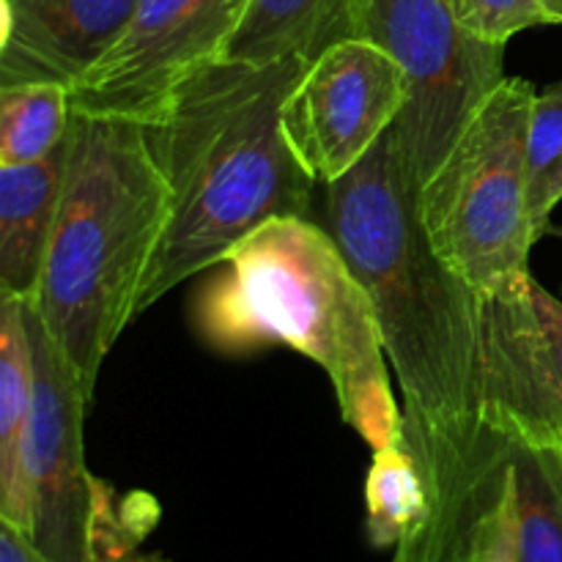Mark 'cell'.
Masks as SVG:
<instances>
[{
    "instance_id": "cell-16",
    "label": "cell",
    "mask_w": 562,
    "mask_h": 562,
    "mask_svg": "<svg viewBox=\"0 0 562 562\" xmlns=\"http://www.w3.org/2000/svg\"><path fill=\"white\" fill-rule=\"evenodd\" d=\"M71 88L64 82L0 86V168L44 159L69 135Z\"/></svg>"
},
{
    "instance_id": "cell-14",
    "label": "cell",
    "mask_w": 562,
    "mask_h": 562,
    "mask_svg": "<svg viewBox=\"0 0 562 562\" xmlns=\"http://www.w3.org/2000/svg\"><path fill=\"white\" fill-rule=\"evenodd\" d=\"M33 395L36 382L25 302L0 294V519L11 525L22 514Z\"/></svg>"
},
{
    "instance_id": "cell-7",
    "label": "cell",
    "mask_w": 562,
    "mask_h": 562,
    "mask_svg": "<svg viewBox=\"0 0 562 562\" xmlns=\"http://www.w3.org/2000/svg\"><path fill=\"white\" fill-rule=\"evenodd\" d=\"M351 38L379 44L404 69L409 99L393 140L406 179L420 192L505 80V44L467 31L450 0H357Z\"/></svg>"
},
{
    "instance_id": "cell-3",
    "label": "cell",
    "mask_w": 562,
    "mask_h": 562,
    "mask_svg": "<svg viewBox=\"0 0 562 562\" xmlns=\"http://www.w3.org/2000/svg\"><path fill=\"white\" fill-rule=\"evenodd\" d=\"M195 327L220 351H300L327 373L340 417L371 450L401 439L371 294L324 223L274 217L252 231L198 294Z\"/></svg>"
},
{
    "instance_id": "cell-13",
    "label": "cell",
    "mask_w": 562,
    "mask_h": 562,
    "mask_svg": "<svg viewBox=\"0 0 562 562\" xmlns=\"http://www.w3.org/2000/svg\"><path fill=\"white\" fill-rule=\"evenodd\" d=\"M357 0H250L228 60L274 64L300 58L311 64L329 44L351 38Z\"/></svg>"
},
{
    "instance_id": "cell-2",
    "label": "cell",
    "mask_w": 562,
    "mask_h": 562,
    "mask_svg": "<svg viewBox=\"0 0 562 562\" xmlns=\"http://www.w3.org/2000/svg\"><path fill=\"white\" fill-rule=\"evenodd\" d=\"M307 60H217L192 75L148 143L170 184V225L140 296V313L214 269L274 217H307L313 179L285 137V97Z\"/></svg>"
},
{
    "instance_id": "cell-4",
    "label": "cell",
    "mask_w": 562,
    "mask_h": 562,
    "mask_svg": "<svg viewBox=\"0 0 562 562\" xmlns=\"http://www.w3.org/2000/svg\"><path fill=\"white\" fill-rule=\"evenodd\" d=\"M170 225V184L146 126L71 115L69 157L36 307L82 387L132 318Z\"/></svg>"
},
{
    "instance_id": "cell-21",
    "label": "cell",
    "mask_w": 562,
    "mask_h": 562,
    "mask_svg": "<svg viewBox=\"0 0 562 562\" xmlns=\"http://www.w3.org/2000/svg\"><path fill=\"white\" fill-rule=\"evenodd\" d=\"M549 25H562V0H538Z\"/></svg>"
},
{
    "instance_id": "cell-15",
    "label": "cell",
    "mask_w": 562,
    "mask_h": 562,
    "mask_svg": "<svg viewBox=\"0 0 562 562\" xmlns=\"http://www.w3.org/2000/svg\"><path fill=\"white\" fill-rule=\"evenodd\" d=\"M499 439L508 450L516 562H562V445Z\"/></svg>"
},
{
    "instance_id": "cell-19",
    "label": "cell",
    "mask_w": 562,
    "mask_h": 562,
    "mask_svg": "<svg viewBox=\"0 0 562 562\" xmlns=\"http://www.w3.org/2000/svg\"><path fill=\"white\" fill-rule=\"evenodd\" d=\"M461 25L486 42L508 44L527 27L549 25L538 0H450Z\"/></svg>"
},
{
    "instance_id": "cell-11",
    "label": "cell",
    "mask_w": 562,
    "mask_h": 562,
    "mask_svg": "<svg viewBox=\"0 0 562 562\" xmlns=\"http://www.w3.org/2000/svg\"><path fill=\"white\" fill-rule=\"evenodd\" d=\"M140 0H0V86L75 88L108 55Z\"/></svg>"
},
{
    "instance_id": "cell-1",
    "label": "cell",
    "mask_w": 562,
    "mask_h": 562,
    "mask_svg": "<svg viewBox=\"0 0 562 562\" xmlns=\"http://www.w3.org/2000/svg\"><path fill=\"white\" fill-rule=\"evenodd\" d=\"M324 228L371 294L426 519L393 562H516L508 450L483 426L481 294L428 241L393 130L324 192Z\"/></svg>"
},
{
    "instance_id": "cell-10",
    "label": "cell",
    "mask_w": 562,
    "mask_h": 562,
    "mask_svg": "<svg viewBox=\"0 0 562 562\" xmlns=\"http://www.w3.org/2000/svg\"><path fill=\"white\" fill-rule=\"evenodd\" d=\"M483 426L562 445V302L530 272L481 294Z\"/></svg>"
},
{
    "instance_id": "cell-9",
    "label": "cell",
    "mask_w": 562,
    "mask_h": 562,
    "mask_svg": "<svg viewBox=\"0 0 562 562\" xmlns=\"http://www.w3.org/2000/svg\"><path fill=\"white\" fill-rule=\"evenodd\" d=\"M406 99V75L387 49L368 38H344L305 66L280 119L307 173L333 184L393 130Z\"/></svg>"
},
{
    "instance_id": "cell-17",
    "label": "cell",
    "mask_w": 562,
    "mask_h": 562,
    "mask_svg": "<svg viewBox=\"0 0 562 562\" xmlns=\"http://www.w3.org/2000/svg\"><path fill=\"white\" fill-rule=\"evenodd\" d=\"M366 508L368 538L376 549H395L415 536L426 519V483L401 439L373 450L366 481Z\"/></svg>"
},
{
    "instance_id": "cell-5",
    "label": "cell",
    "mask_w": 562,
    "mask_h": 562,
    "mask_svg": "<svg viewBox=\"0 0 562 562\" xmlns=\"http://www.w3.org/2000/svg\"><path fill=\"white\" fill-rule=\"evenodd\" d=\"M25 318L36 395L14 527L47 562H121L154 530L159 508L148 494L115 499L113 486L88 470L82 423L91 395L31 302Z\"/></svg>"
},
{
    "instance_id": "cell-8",
    "label": "cell",
    "mask_w": 562,
    "mask_h": 562,
    "mask_svg": "<svg viewBox=\"0 0 562 562\" xmlns=\"http://www.w3.org/2000/svg\"><path fill=\"white\" fill-rule=\"evenodd\" d=\"M250 0H140L102 60L71 88V108L148 126L173 93L228 53Z\"/></svg>"
},
{
    "instance_id": "cell-18",
    "label": "cell",
    "mask_w": 562,
    "mask_h": 562,
    "mask_svg": "<svg viewBox=\"0 0 562 562\" xmlns=\"http://www.w3.org/2000/svg\"><path fill=\"white\" fill-rule=\"evenodd\" d=\"M527 198L536 239L549 228V217L562 201V82L541 91L532 104L527 135Z\"/></svg>"
},
{
    "instance_id": "cell-12",
    "label": "cell",
    "mask_w": 562,
    "mask_h": 562,
    "mask_svg": "<svg viewBox=\"0 0 562 562\" xmlns=\"http://www.w3.org/2000/svg\"><path fill=\"white\" fill-rule=\"evenodd\" d=\"M69 135L44 159L0 168V294H38L64 192Z\"/></svg>"
},
{
    "instance_id": "cell-20",
    "label": "cell",
    "mask_w": 562,
    "mask_h": 562,
    "mask_svg": "<svg viewBox=\"0 0 562 562\" xmlns=\"http://www.w3.org/2000/svg\"><path fill=\"white\" fill-rule=\"evenodd\" d=\"M0 562H47L14 525L0 519Z\"/></svg>"
},
{
    "instance_id": "cell-6",
    "label": "cell",
    "mask_w": 562,
    "mask_h": 562,
    "mask_svg": "<svg viewBox=\"0 0 562 562\" xmlns=\"http://www.w3.org/2000/svg\"><path fill=\"white\" fill-rule=\"evenodd\" d=\"M536 86L505 77L417 192L437 256L477 294L530 272L536 228L527 198V135Z\"/></svg>"
}]
</instances>
